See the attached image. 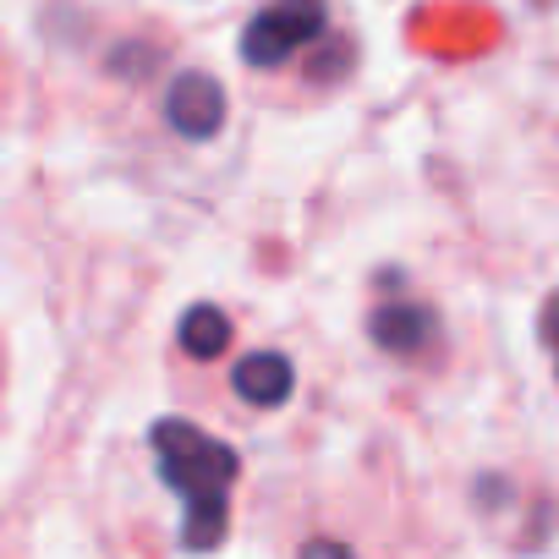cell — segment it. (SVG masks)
I'll return each instance as SVG.
<instances>
[{
	"label": "cell",
	"mask_w": 559,
	"mask_h": 559,
	"mask_svg": "<svg viewBox=\"0 0 559 559\" xmlns=\"http://www.w3.org/2000/svg\"><path fill=\"white\" fill-rule=\"evenodd\" d=\"M154 455H159V477L181 493L187 515H181V548L192 554H209L225 543V526H230V483L241 472V455L219 439H209L203 428L181 423V417H165L154 423Z\"/></svg>",
	"instance_id": "obj_1"
},
{
	"label": "cell",
	"mask_w": 559,
	"mask_h": 559,
	"mask_svg": "<svg viewBox=\"0 0 559 559\" xmlns=\"http://www.w3.org/2000/svg\"><path fill=\"white\" fill-rule=\"evenodd\" d=\"M330 28L324 0H274L269 12H258L241 28V61L247 67H286L297 50L319 45Z\"/></svg>",
	"instance_id": "obj_2"
},
{
	"label": "cell",
	"mask_w": 559,
	"mask_h": 559,
	"mask_svg": "<svg viewBox=\"0 0 559 559\" xmlns=\"http://www.w3.org/2000/svg\"><path fill=\"white\" fill-rule=\"evenodd\" d=\"M165 121L187 138V143H209L225 127V88L209 72H181L165 88Z\"/></svg>",
	"instance_id": "obj_3"
},
{
	"label": "cell",
	"mask_w": 559,
	"mask_h": 559,
	"mask_svg": "<svg viewBox=\"0 0 559 559\" xmlns=\"http://www.w3.org/2000/svg\"><path fill=\"white\" fill-rule=\"evenodd\" d=\"M368 335L390 357H423L439 341V313L423 302H379L368 313Z\"/></svg>",
	"instance_id": "obj_4"
},
{
	"label": "cell",
	"mask_w": 559,
	"mask_h": 559,
	"mask_svg": "<svg viewBox=\"0 0 559 559\" xmlns=\"http://www.w3.org/2000/svg\"><path fill=\"white\" fill-rule=\"evenodd\" d=\"M230 384H236V395H241L247 406L274 412V406H286V401H292V390H297V368L280 357V352H252V357L236 362Z\"/></svg>",
	"instance_id": "obj_5"
},
{
	"label": "cell",
	"mask_w": 559,
	"mask_h": 559,
	"mask_svg": "<svg viewBox=\"0 0 559 559\" xmlns=\"http://www.w3.org/2000/svg\"><path fill=\"white\" fill-rule=\"evenodd\" d=\"M176 346H181L192 362H219V357L230 352V319H225L214 302H198V308L181 313V324H176Z\"/></svg>",
	"instance_id": "obj_6"
},
{
	"label": "cell",
	"mask_w": 559,
	"mask_h": 559,
	"mask_svg": "<svg viewBox=\"0 0 559 559\" xmlns=\"http://www.w3.org/2000/svg\"><path fill=\"white\" fill-rule=\"evenodd\" d=\"M297 559H357V554H352L346 543H335V537H308Z\"/></svg>",
	"instance_id": "obj_7"
},
{
	"label": "cell",
	"mask_w": 559,
	"mask_h": 559,
	"mask_svg": "<svg viewBox=\"0 0 559 559\" xmlns=\"http://www.w3.org/2000/svg\"><path fill=\"white\" fill-rule=\"evenodd\" d=\"M537 330H543V346L554 352V373H559V292L548 297V308H543V324H537Z\"/></svg>",
	"instance_id": "obj_8"
}]
</instances>
